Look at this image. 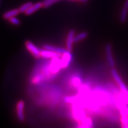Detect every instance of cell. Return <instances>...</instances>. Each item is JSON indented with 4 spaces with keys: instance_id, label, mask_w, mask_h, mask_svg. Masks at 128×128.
Listing matches in <instances>:
<instances>
[{
    "instance_id": "3957f363",
    "label": "cell",
    "mask_w": 128,
    "mask_h": 128,
    "mask_svg": "<svg viewBox=\"0 0 128 128\" xmlns=\"http://www.w3.org/2000/svg\"><path fill=\"white\" fill-rule=\"evenodd\" d=\"M26 48L28 49V50H29L30 53L33 55L35 58H39L40 56V52L39 49L35 46L32 42L30 41H26Z\"/></svg>"
},
{
    "instance_id": "ac0fdd59",
    "label": "cell",
    "mask_w": 128,
    "mask_h": 128,
    "mask_svg": "<svg viewBox=\"0 0 128 128\" xmlns=\"http://www.w3.org/2000/svg\"><path fill=\"white\" fill-rule=\"evenodd\" d=\"M78 1H81V2H87L88 0H78Z\"/></svg>"
},
{
    "instance_id": "6da1fadb",
    "label": "cell",
    "mask_w": 128,
    "mask_h": 128,
    "mask_svg": "<svg viewBox=\"0 0 128 128\" xmlns=\"http://www.w3.org/2000/svg\"><path fill=\"white\" fill-rule=\"evenodd\" d=\"M112 75L113 76V78L114 79L115 81H116L117 84L119 86L120 89L121 93L124 94V95L128 94V89L127 87L124 84V83L123 82L120 76H119V75L118 74V72L116 71V70L113 69L112 70Z\"/></svg>"
},
{
    "instance_id": "30bf717a",
    "label": "cell",
    "mask_w": 128,
    "mask_h": 128,
    "mask_svg": "<svg viewBox=\"0 0 128 128\" xmlns=\"http://www.w3.org/2000/svg\"><path fill=\"white\" fill-rule=\"evenodd\" d=\"M40 55L42 57L45 58H54L58 57L60 56V54H57V53L53 52V51L47 50H43L41 51Z\"/></svg>"
},
{
    "instance_id": "9c48e42d",
    "label": "cell",
    "mask_w": 128,
    "mask_h": 128,
    "mask_svg": "<svg viewBox=\"0 0 128 128\" xmlns=\"http://www.w3.org/2000/svg\"><path fill=\"white\" fill-rule=\"evenodd\" d=\"M44 48L45 49H47V50L53 51V52L57 53V54H60V55H63L64 54H65V52H66L67 50H65V49H63V48H60L56 47V46L50 45V44H44Z\"/></svg>"
},
{
    "instance_id": "4fadbf2b",
    "label": "cell",
    "mask_w": 128,
    "mask_h": 128,
    "mask_svg": "<svg viewBox=\"0 0 128 128\" xmlns=\"http://www.w3.org/2000/svg\"><path fill=\"white\" fill-rule=\"evenodd\" d=\"M88 36V33L87 32H82V33H80L77 35H76V36L74 37V43H76L82 40L87 38V37Z\"/></svg>"
},
{
    "instance_id": "9a60e30c",
    "label": "cell",
    "mask_w": 128,
    "mask_h": 128,
    "mask_svg": "<svg viewBox=\"0 0 128 128\" xmlns=\"http://www.w3.org/2000/svg\"><path fill=\"white\" fill-rule=\"evenodd\" d=\"M60 1V0H44L42 2L43 7L48 8L52 6V4H54V3Z\"/></svg>"
},
{
    "instance_id": "ba28073f",
    "label": "cell",
    "mask_w": 128,
    "mask_h": 128,
    "mask_svg": "<svg viewBox=\"0 0 128 128\" xmlns=\"http://www.w3.org/2000/svg\"><path fill=\"white\" fill-rule=\"evenodd\" d=\"M128 14V0H126L124 3V7L122 9L120 14V20L122 23H124L127 20Z\"/></svg>"
},
{
    "instance_id": "5bb4252c",
    "label": "cell",
    "mask_w": 128,
    "mask_h": 128,
    "mask_svg": "<svg viewBox=\"0 0 128 128\" xmlns=\"http://www.w3.org/2000/svg\"><path fill=\"white\" fill-rule=\"evenodd\" d=\"M33 4L32 2H28L25 3V4H24L23 5H22V6L18 8L20 13H24V12L25 13V12H27V10H28Z\"/></svg>"
},
{
    "instance_id": "7c38bea8",
    "label": "cell",
    "mask_w": 128,
    "mask_h": 128,
    "mask_svg": "<svg viewBox=\"0 0 128 128\" xmlns=\"http://www.w3.org/2000/svg\"><path fill=\"white\" fill-rule=\"evenodd\" d=\"M19 13H20L19 9H14L12 10L8 11V12H5L3 14V18L6 20H9L10 18H12V17H16V16H17Z\"/></svg>"
},
{
    "instance_id": "2e32d148",
    "label": "cell",
    "mask_w": 128,
    "mask_h": 128,
    "mask_svg": "<svg viewBox=\"0 0 128 128\" xmlns=\"http://www.w3.org/2000/svg\"><path fill=\"white\" fill-rule=\"evenodd\" d=\"M9 21L12 24H13L16 26H19L20 24V21L17 18H16V17H13L10 18L9 19Z\"/></svg>"
},
{
    "instance_id": "7a4b0ae2",
    "label": "cell",
    "mask_w": 128,
    "mask_h": 128,
    "mask_svg": "<svg viewBox=\"0 0 128 128\" xmlns=\"http://www.w3.org/2000/svg\"><path fill=\"white\" fill-rule=\"evenodd\" d=\"M60 68H61V60H60L58 58V57L53 58L49 68L50 72L52 74H56L60 71Z\"/></svg>"
},
{
    "instance_id": "8fae6325",
    "label": "cell",
    "mask_w": 128,
    "mask_h": 128,
    "mask_svg": "<svg viewBox=\"0 0 128 128\" xmlns=\"http://www.w3.org/2000/svg\"><path fill=\"white\" fill-rule=\"evenodd\" d=\"M42 7H43L42 2H37L36 4H33L31 7H30L27 10V12H25L26 15L27 16L31 15L32 14H33V12H36V11H38V10L41 8Z\"/></svg>"
},
{
    "instance_id": "e0dca14e",
    "label": "cell",
    "mask_w": 128,
    "mask_h": 128,
    "mask_svg": "<svg viewBox=\"0 0 128 128\" xmlns=\"http://www.w3.org/2000/svg\"><path fill=\"white\" fill-rule=\"evenodd\" d=\"M73 83L75 85V86H79L81 84V81L79 78H75L73 80Z\"/></svg>"
},
{
    "instance_id": "5b68a950",
    "label": "cell",
    "mask_w": 128,
    "mask_h": 128,
    "mask_svg": "<svg viewBox=\"0 0 128 128\" xmlns=\"http://www.w3.org/2000/svg\"><path fill=\"white\" fill-rule=\"evenodd\" d=\"M24 103L23 101L18 102L17 105V114L18 119L20 122L24 120Z\"/></svg>"
},
{
    "instance_id": "8992f818",
    "label": "cell",
    "mask_w": 128,
    "mask_h": 128,
    "mask_svg": "<svg viewBox=\"0 0 128 128\" xmlns=\"http://www.w3.org/2000/svg\"><path fill=\"white\" fill-rule=\"evenodd\" d=\"M72 60V55L71 52L67 51L62 55L61 60V68H65L70 65Z\"/></svg>"
},
{
    "instance_id": "277c9868",
    "label": "cell",
    "mask_w": 128,
    "mask_h": 128,
    "mask_svg": "<svg viewBox=\"0 0 128 128\" xmlns=\"http://www.w3.org/2000/svg\"><path fill=\"white\" fill-rule=\"evenodd\" d=\"M106 54L107 60H108V65L110 67H114L115 66L114 60H113V54H112V46L110 44H108L106 46Z\"/></svg>"
},
{
    "instance_id": "52a82bcc",
    "label": "cell",
    "mask_w": 128,
    "mask_h": 128,
    "mask_svg": "<svg viewBox=\"0 0 128 128\" xmlns=\"http://www.w3.org/2000/svg\"><path fill=\"white\" fill-rule=\"evenodd\" d=\"M75 37L74 30H71L69 32L66 39V50L69 52H71L72 48V44L74 43V39Z\"/></svg>"
}]
</instances>
